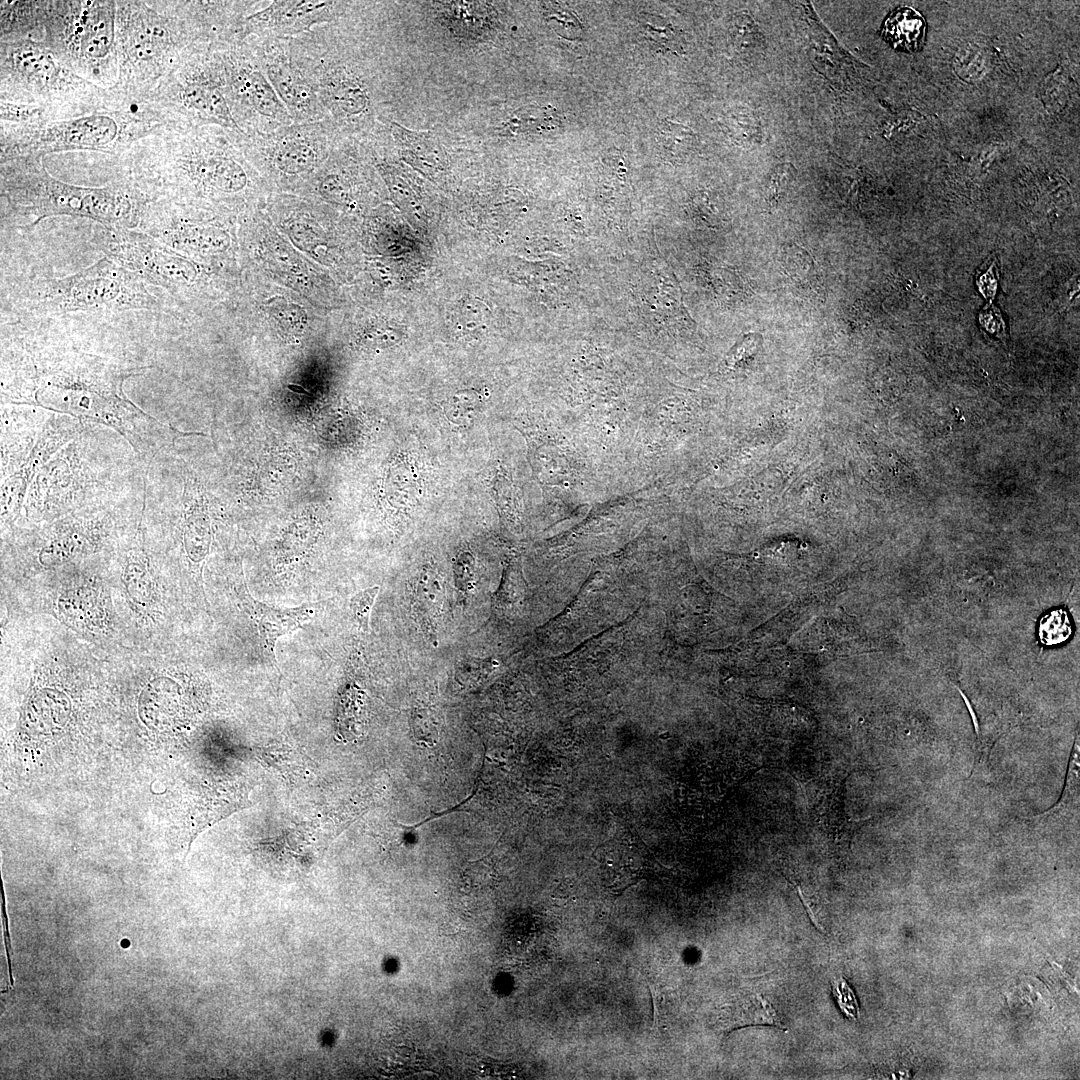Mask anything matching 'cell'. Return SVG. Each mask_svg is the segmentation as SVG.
<instances>
[{
  "mask_svg": "<svg viewBox=\"0 0 1080 1080\" xmlns=\"http://www.w3.org/2000/svg\"><path fill=\"white\" fill-rule=\"evenodd\" d=\"M139 370L73 350L27 354L2 396L109 426L149 463L179 433L125 396V379Z\"/></svg>",
  "mask_w": 1080,
  "mask_h": 1080,
  "instance_id": "cell-1",
  "label": "cell"
},
{
  "mask_svg": "<svg viewBox=\"0 0 1080 1080\" xmlns=\"http://www.w3.org/2000/svg\"><path fill=\"white\" fill-rule=\"evenodd\" d=\"M244 134L218 126L174 127L136 151L129 164L145 194L185 191L206 199L244 193L256 167L247 157Z\"/></svg>",
  "mask_w": 1080,
  "mask_h": 1080,
  "instance_id": "cell-2",
  "label": "cell"
},
{
  "mask_svg": "<svg viewBox=\"0 0 1080 1080\" xmlns=\"http://www.w3.org/2000/svg\"><path fill=\"white\" fill-rule=\"evenodd\" d=\"M116 2V92L146 100L190 50L214 44L216 28L207 1Z\"/></svg>",
  "mask_w": 1080,
  "mask_h": 1080,
  "instance_id": "cell-3",
  "label": "cell"
},
{
  "mask_svg": "<svg viewBox=\"0 0 1080 1080\" xmlns=\"http://www.w3.org/2000/svg\"><path fill=\"white\" fill-rule=\"evenodd\" d=\"M170 127L154 104L110 89L101 101L74 112L32 125L1 126V162L72 150L121 153L133 142Z\"/></svg>",
  "mask_w": 1080,
  "mask_h": 1080,
  "instance_id": "cell-4",
  "label": "cell"
},
{
  "mask_svg": "<svg viewBox=\"0 0 1080 1080\" xmlns=\"http://www.w3.org/2000/svg\"><path fill=\"white\" fill-rule=\"evenodd\" d=\"M1 195L34 223L48 216L71 215L98 221L107 229L139 226L150 198L137 186L81 187L51 176L41 157L1 162Z\"/></svg>",
  "mask_w": 1080,
  "mask_h": 1080,
  "instance_id": "cell-5",
  "label": "cell"
},
{
  "mask_svg": "<svg viewBox=\"0 0 1080 1080\" xmlns=\"http://www.w3.org/2000/svg\"><path fill=\"white\" fill-rule=\"evenodd\" d=\"M36 23L42 43L78 76L93 84L108 72L117 78L115 1L37 2Z\"/></svg>",
  "mask_w": 1080,
  "mask_h": 1080,
  "instance_id": "cell-6",
  "label": "cell"
},
{
  "mask_svg": "<svg viewBox=\"0 0 1080 1080\" xmlns=\"http://www.w3.org/2000/svg\"><path fill=\"white\" fill-rule=\"evenodd\" d=\"M107 91L70 70L43 43L24 37L1 41V101L54 111L93 103Z\"/></svg>",
  "mask_w": 1080,
  "mask_h": 1080,
  "instance_id": "cell-7",
  "label": "cell"
},
{
  "mask_svg": "<svg viewBox=\"0 0 1080 1080\" xmlns=\"http://www.w3.org/2000/svg\"><path fill=\"white\" fill-rule=\"evenodd\" d=\"M174 127L218 126L244 134L226 96L218 44L188 51L147 98Z\"/></svg>",
  "mask_w": 1080,
  "mask_h": 1080,
  "instance_id": "cell-8",
  "label": "cell"
},
{
  "mask_svg": "<svg viewBox=\"0 0 1080 1080\" xmlns=\"http://www.w3.org/2000/svg\"><path fill=\"white\" fill-rule=\"evenodd\" d=\"M23 300L25 307L49 314L157 308L144 281L108 257L72 276L30 285Z\"/></svg>",
  "mask_w": 1080,
  "mask_h": 1080,
  "instance_id": "cell-9",
  "label": "cell"
},
{
  "mask_svg": "<svg viewBox=\"0 0 1080 1080\" xmlns=\"http://www.w3.org/2000/svg\"><path fill=\"white\" fill-rule=\"evenodd\" d=\"M218 48L228 104L245 135L265 134L294 123L270 83L251 37L222 42Z\"/></svg>",
  "mask_w": 1080,
  "mask_h": 1080,
  "instance_id": "cell-10",
  "label": "cell"
},
{
  "mask_svg": "<svg viewBox=\"0 0 1080 1080\" xmlns=\"http://www.w3.org/2000/svg\"><path fill=\"white\" fill-rule=\"evenodd\" d=\"M339 133L326 118L260 135L244 134L242 144L256 169L282 180H297L319 172L338 146Z\"/></svg>",
  "mask_w": 1080,
  "mask_h": 1080,
  "instance_id": "cell-11",
  "label": "cell"
},
{
  "mask_svg": "<svg viewBox=\"0 0 1080 1080\" xmlns=\"http://www.w3.org/2000/svg\"><path fill=\"white\" fill-rule=\"evenodd\" d=\"M85 430L39 468L28 488L27 503L44 508L66 507L88 496H103L112 485L108 477L116 474V464L99 463L98 455H91L96 448L92 449Z\"/></svg>",
  "mask_w": 1080,
  "mask_h": 1080,
  "instance_id": "cell-12",
  "label": "cell"
},
{
  "mask_svg": "<svg viewBox=\"0 0 1080 1080\" xmlns=\"http://www.w3.org/2000/svg\"><path fill=\"white\" fill-rule=\"evenodd\" d=\"M251 38L262 67L293 122L326 119L315 84L296 56L290 38Z\"/></svg>",
  "mask_w": 1080,
  "mask_h": 1080,
  "instance_id": "cell-13",
  "label": "cell"
},
{
  "mask_svg": "<svg viewBox=\"0 0 1080 1080\" xmlns=\"http://www.w3.org/2000/svg\"><path fill=\"white\" fill-rule=\"evenodd\" d=\"M340 2L271 1L245 17L236 32L237 39L290 38L309 32L315 26L330 23L338 15Z\"/></svg>",
  "mask_w": 1080,
  "mask_h": 1080,
  "instance_id": "cell-14",
  "label": "cell"
},
{
  "mask_svg": "<svg viewBox=\"0 0 1080 1080\" xmlns=\"http://www.w3.org/2000/svg\"><path fill=\"white\" fill-rule=\"evenodd\" d=\"M86 426L87 424H84L81 419L67 414L48 415L24 463L2 479L1 502L4 514L17 512L39 468L58 450L77 437Z\"/></svg>",
  "mask_w": 1080,
  "mask_h": 1080,
  "instance_id": "cell-15",
  "label": "cell"
},
{
  "mask_svg": "<svg viewBox=\"0 0 1080 1080\" xmlns=\"http://www.w3.org/2000/svg\"><path fill=\"white\" fill-rule=\"evenodd\" d=\"M238 595L244 611L256 623L265 654L274 666H277L274 653L277 639L301 627L326 604L321 601L295 608H275L252 597L246 583L240 587Z\"/></svg>",
  "mask_w": 1080,
  "mask_h": 1080,
  "instance_id": "cell-16",
  "label": "cell"
},
{
  "mask_svg": "<svg viewBox=\"0 0 1080 1080\" xmlns=\"http://www.w3.org/2000/svg\"><path fill=\"white\" fill-rule=\"evenodd\" d=\"M445 603L442 577L431 568L423 569L415 578L412 608L415 619L431 644L437 646V633Z\"/></svg>",
  "mask_w": 1080,
  "mask_h": 1080,
  "instance_id": "cell-17",
  "label": "cell"
},
{
  "mask_svg": "<svg viewBox=\"0 0 1080 1080\" xmlns=\"http://www.w3.org/2000/svg\"><path fill=\"white\" fill-rule=\"evenodd\" d=\"M722 1019L728 1030L750 1025L784 1028L771 1004L757 993L739 995L724 1009Z\"/></svg>",
  "mask_w": 1080,
  "mask_h": 1080,
  "instance_id": "cell-18",
  "label": "cell"
},
{
  "mask_svg": "<svg viewBox=\"0 0 1080 1080\" xmlns=\"http://www.w3.org/2000/svg\"><path fill=\"white\" fill-rule=\"evenodd\" d=\"M249 805L246 792L233 786L204 798L190 817L193 838L205 827Z\"/></svg>",
  "mask_w": 1080,
  "mask_h": 1080,
  "instance_id": "cell-19",
  "label": "cell"
},
{
  "mask_svg": "<svg viewBox=\"0 0 1080 1080\" xmlns=\"http://www.w3.org/2000/svg\"><path fill=\"white\" fill-rule=\"evenodd\" d=\"M883 34L895 48L915 51L924 39V18L911 7L899 8L887 18Z\"/></svg>",
  "mask_w": 1080,
  "mask_h": 1080,
  "instance_id": "cell-20",
  "label": "cell"
},
{
  "mask_svg": "<svg viewBox=\"0 0 1080 1080\" xmlns=\"http://www.w3.org/2000/svg\"><path fill=\"white\" fill-rule=\"evenodd\" d=\"M390 130L401 155L407 160L437 163L444 157L439 142L429 133L410 131L395 122L390 123Z\"/></svg>",
  "mask_w": 1080,
  "mask_h": 1080,
  "instance_id": "cell-21",
  "label": "cell"
},
{
  "mask_svg": "<svg viewBox=\"0 0 1080 1080\" xmlns=\"http://www.w3.org/2000/svg\"><path fill=\"white\" fill-rule=\"evenodd\" d=\"M658 144L665 157L679 160L687 157L695 148L697 136L689 127L665 119L658 126Z\"/></svg>",
  "mask_w": 1080,
  "mask_h": 1080,
  "instance_id": "cell-22",
  "label": "cell"
},
{
  "mask_svg": "<svg viewBox=\"0 0 1080 1080\" xmlns=\"http://www.w3.org/2000/svg\"><path fill=\"white\" fill-rule=\"evenodd\" d=\"M498 666V662L489 658L466 657L459 660L452 673V682L456 689L467 691L484 682Z\"/></svg>",
  "mask_w": 1080,
  "mask_h": 1080,
  "instance_id": "cell-23",
  "label": "cell"
},
{
  "mask_svg": "<svg viewBox=\"0 0 1080 1080\" xmlns=\"http://www.w3.org/2000/svg\"><path fill=\"white\" fill-rule=\"evenodd\" d=\"M471 3L467 2H453L448 3L446 6L445 18L450 21L452 26L461 30L467 34H480V32L486 26V19L489 16L487 7L481 5V3H474L470 12Z\"/></svg>",
  "mask_w": 1080,
  "mask_h": 1080,
  "instance_id": "cell-24",
  "label": "cell"
},
{
  "mask_svg": "<svg viewBox=\"0 0 1080 1080\" xmlns=\"http://www.w3.org/2000/svg\"><path fill=\"white\" fill-rule=\"evenodd\" d=\"M783 265L794 284L805 290L816 288L818 275L806 251L797 246L790 247L784 252Z\"/></svg>",
  "mask_w": 1080,
  "mask_h": 1080,
  "instance_id": "cell-25",
  "label": "cell"
},
{
  "mask_svg": "<svg viewBox=\"0 0 1080 1080\" xmlns=\"http://www.w3.org/2000/svg\"><path fill=\"white\" fill-rule=\"evenodd\" d=\"M730 35L734 50L744 58L753 57L762 50V34L747 14L733 18Z\"/></svg>",
  "mask_w": 1080,
  "mask_h": 1080,
  "instance_id": "cell-26",
  "label": "cell"
},
{
  "mask_svg": "<svg viewBox=\"0 0 1080 1080\" xmlns=\"http://www.w3.org/2000/svg\"><path fill=\"white\" fill-rule=\"evenodd\" d=\"M363 706V692L355 685L348 686L340 699L339 729L343 737L351 739L359 734Z\"/></svg>",
  "mask_w": 1080,
  "mask_h": 1080,
  "instance_id": "cell-27",
  "label": "cell"
},
{
  "mask_svg": "<svg viewBox=\"0 0 1080 1080\" xmlns=\"http://www.w3.org/2000/svg\"><path fill=\"white\" fill-rule=\"evenodd\" d=\"M725 127L729 136L743 145H755L762 139L761 123L754 113L748 111L732 113L726 118Z\"/></svg>",
  "mask_w": 1080,
  "mask_h": 1080,
  "instance_id": "cell-28",
  "label": "cell"
},
{
  "mask_svg": "<svg viewBox=\"0 0 1080 1080\" xmlns=\"http://www.w3.org/2000/svg\"><path fill=\"white\" fill-rule=\"evenodd\" d=\"M1072 634V624L1064 609H1055L1039 621L1038 636L1047 646L1064 643Z\"/></svg>",
  "mask_w": 1080,
  "mask_h": 1080,
  "instance_id": "cell-29",
  "label": "cell"
},
{
  "mask_svg": "<svg viewBox=\"0 0 1080 1080\" xmlns=\"http://www.w3.org/2000/svg\"><path fill=\"white\" fill-rule=\"evenodd\" d=\"M553 124H555V115L552 109L532 107L514 112L507 122V127L512 132L522 133L550 129Z\"/></svg>",
  "mask_w": 1080,
  "mask_h": 1080,
  "instance_id": "cell-30",
  "label": "cell"
},
{
  "mask_svg": "<svg viewBox=\"0 0 1080 1080\" xmlns=\"http://www.w3.org/2000/svg\"><path fill=\"white\" fill-rule=\"evenodd\" d=\"M413 734L423 744L437 742L442 725L441 714L432 706L415 707L411 714Z\"/></svg>",
  "mask_w": 1080,
  "mask_h": 1080,
  "instance_id": "cell-31",
  "label": "cell"
},
{
  "mask_svg": "<svg viewBox=\"0 0 1080 1080\" xmlns=\"http://www.w3.org/2000/svg\"><path fill=\"white\" fill-rule=\"evenodd\" d=\"M796 176L797 171L791 163H783L775 168L766 188V200L771 208L777 207L785 199Z\"/></svg>",
  "mask_w": 1080,
  "mask_h": 1080,
  "instance_id": "cell-32",
  "label": "cell"
},
{
  "mask_svg": "<svg viewBox=\"0 0 1080 1080\" xmlns=\"http://www.w3.org/2000/svg\"><path fill=\"white\" fill-rule=\"evenodd\" d=\"M642 32L647 39L666 50L679 51V37L671 24L654 15L642 19Z\"/></svg>",
  "mask_w": 1080,
  "mask_h": 1080,
  "instance_id": "cell-33",
  "label": "cell"
},
{
  "mask_svg": "<svg viewBox=\"0 0 1080 1080\" xmlns=\"http://www.w3.org/2000/svg\"><path fill=\"white\" fill-rule=\"evenodd\" d=\"M475 575L474 559L467 553L461 554L454 565L455 587L461 603L471 596L476 585Z\"/></svg>",
  "mask_w": 1080,
  "mask_h": 1080,
  "instance_id": "cell-34",
  "label": "cell"
},
{
  "mask_svg": "<svg viewBox=\"0 0 1080 1080\" xmlns=\"http://www.w3.org/2000/svg\"><path fill=\"white\" fill-rule=\"evenodd\" d=\"M378 592L379 586H373L356 593L351 598L350 609L353 618L363 633L369 630L370 614Z\"/></svg>",
  "mask_w": 1080,
  "mask_h": 1080,
  "instance_id": "cell-35",
  "label": "cell"
},
{
  "mask_svg": "<svg viewBox=\"0 0 1080 1080\" xmlns=\"http://www.w3.org/2000/svg\"><path fill=\"white\" fill-rule=\"evenodd\" d=\"M998 276L999 271L995 257H991L979 268L976 284L981 295L987 299L989 303H992L996 295Z\"/></svg>",
  "mask_w": 1080,
  "mask_h": 1080,
  "instance_id": "cell-36",
  "label": "cell"
},
{
  "mask_svg": "<svg viewBox=\"0 0 1080 1080\" xmlns=\"http://www.w3.org/2000/svg\"><path fill=\"white\" fill-rule=\"evenodd\" d=\"M464 880L473 888L488 887L494 881V871L486 863H470L464 871Z\"/></svg>",
  "mask_w": 1080,
  "mask_h": 1080,
  "instance_id": "cell-37",
  "label": "cell"
},
{
  "mask_svg": "<svg viewBox=\"0 0 1080 1080\" xmlns=\"http://www.w3.org/2000/svg\"><path fill=\"white\" fill-rule=\"evenodd\" d=\"M979 322L989 334L997 337L1005 336V322L992 303H989L979 314Z\"/></svg>",
  "mask_w": 1080,
  "mask_h": 1080,
  "instance_id": "cell-38",
  "label": "cell"
},
{
  "mask_svg": "<svg viewBox=\"0 0 1080 1080\" xmlns=\"http://www.w3.org/2000/svg\"><path fill=\"white\" fill-rule=\"evenodd\" d=\"M833 993L844 1013L849 1017L856 1018L859 1011L857 1001L844 979L841 978L838 982H835Z\"/></svg>",
  "mask_w": 1080,
  "mask_h": 1080,
  "instance_id": "cell-39",
  "label": "cell"
},
{
  "mask_svg": "<svg viewBox=\"0 0 1080 1080\" xmlns=\"http://www.w3.org/2000/svg\"><path fill=\"white\" fill-rule=\"evenodd\" d=\"M456 927L457 924L455 922H444L441 927V931L444 932L446 935H449L452 933H456Z\"/></svg>",
  "mask_w": 1080,
  "mask_h": 1080,
  "instance_id": "cell-40",
  "label": "cell"
}]
</instances>
